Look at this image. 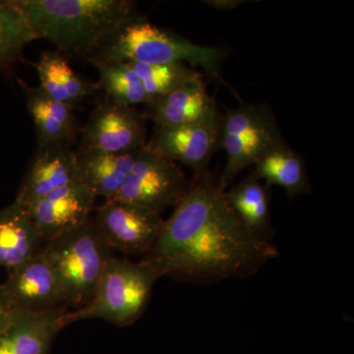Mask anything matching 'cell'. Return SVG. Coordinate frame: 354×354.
Instances as JSON below:
<instances>
[{"mask_svg":"<svg viewBox=\"0 0 354 354\" xmlns=\"http://www.w3.org/2000/svg\"><path fill=\"white\" fill-rule=\"evenodd\" d=\"M279 254L278 247L244 225L208 169L195 172L157 242L140 262L157 279L209 285L253 276Z\"/></svg>","mask_w":354,"mask_h":354,"instance_id":"obj_1","label":"cell"},{"mask_svg":"<svg viewBox=\"0 0 354 354\" xmlns=\"http://www.w3.org/2000/svg\"><path fill=\"white\" fill-rule=\"evenodd\" d=\"M38 39L65 57L87 60L124 26L142 16L130 0H13Z\"/></svg>","mask_w":354,"mask_h":354,"instance_id":"obj_2","label":"cell"},{"mask_svg":"<svg viewBox=\"0 0 354 354\" xmlns=\"http://www.w3.org/2000/svg\"><path fill=\"white\" fill-rule=\"evenodd\" d=\"M227 50L216 46H201L178 35L147 22L144 17L132 21L106 41L91 60L167 64L183 62L201 67L214 80L223 83L221 64Z\"/></svg>","mask_w":354,"mask_h":354,"instance_id":"obj_3","label":"cell"},{"mask_svg":"<svg viewBox=\"0 0 354 354\" xmlns=\"http://www.w3.org/2000/svg\"><path fill=\"white\" fill-rule=\"evenodd\" d=\"M43 250L62 286L65 304L77 308L90 301L114 257L93 216L81 227L44 243Z\"/></svg>","mask_w":354,"mask_h":354,"instance_id":"obj_4","label":"cell"},{"mask_svg":"<svg viewBox=\"0 0 354 354\" xmlns=\"http://www.w3.org/2000/svg\"><path fill=\"white\" fill-rule=\"evenodd\" d=\"M156 281L141 262L113 257L90 301L74 312H65L62 327L87 319H102L120 327L131 325L145 312Z\"/></svg>","mask_w":354,"mask_h":354,"instance_id":"obj_5","label":"cell"},{"mask_svg":"<svg viewBox=\"0 0 354 354\" xmlns=\"http://www.w3.org/2000/svg\"><path fill=\"white\" fill-rule=\"evenodd\" d=\"M185 176L176 162L143 147L127 180L113 198L138 205L162 215L176 207L187 190Z\"/></svg>","mask_w":354,"mask_h":354,"instance_id":"obj_6","label":"cell"},{"mask_svg":"<svg viewBox=\"0 0 354 354\" xmlns=\"http://www.w3.org/2000/svg\"><path fill=\"white\" fill-rule=\"evenodd\" d=\"M95 223L113 250L144 256L162 234L160 214L131 203L106 200L95 211Z\"/></svg>","mask_w":354,"mask_h":354,"instance_id":"obj_7","label":"cell"},{"mask_svg":"<svg viewBox=\"0 0 354 354\" xmlns=\"http://www.w3.org/2000/svg\"><path fill=\"white\" fill-rule=\"evenodd\" d=\"M147 118L135 106L108 100L91 111L80 130L79 150L97 149L106 152H128L146 146Z\"/></svg>","mask_w":354,"mask_h":354,"instance_id":"obj_8","label":"cell"},{"mask_svg":"<svg viewBox=\"0 0 354 354\" xmlns=\"http://www.w3.org/2000/svg\"><path fill=\"white\" fill-rule=\"evenodd\" d=\"M220 114L174 127H156L147 148L160 157L180 162L195 172L208 171L214 153L220 149Z\"/></svg>","mask_w":354,"mask_h":354,"instance_id":"obj_9","label":"cell"},{"mask_svg":"<svg viewBox=\"0 0 354 354\" xmlns=\"http://www.w3.org/2000/svg\"><path fill=\"white\" fill-rule=\"evenodd\" d=\"M95 195L80 180L53 191L28 206L44 243L81 227L92 218Z\"/></svg>","mask_w":354,"mask_h":354,"instance_id":"obj_10","label":"cell"},{"mask_svg":"<svg viewBox=\"0 0 354 354\" xmlns=\"http://www.w3.org/2000/svg\"><path fill=\"white\" fill-rule=\"evenodd\" d=\"M3 286L18 311L38 313L67 306L62 286L43 249L8 271Z\"/></svg>","mask_w":354,"mask_h":354,"instance_id":"obj_11","label":"cell"},{"mask_svg":"<svg viewBox=\"0 0 354 354\" xmlns=\"http://www.w3.org/2000/svg\"><path fill=\"white\" fill-rule=\"evenodd\" d=\"M79 180L76 152L71 146L38 144L26 169L15 202L27 208L53 191Z\"/></svg>","mask_w":354,"mask_h":354,"instance_id":"obj_12","label":"cell"},{"mask_svg":"<svg viewBox=\"0 0 354 354\" xmlns=\"http://www.w3.org/2000/svg\"><path fill=\"white\" fill-rule=\"evenodd\" d=\"M218 142L220 148L227 153V164L218 180L223 190L247 167L257 164L268 153L286 144L270 106L245 134L239 136L220 133Z\"/></svg>","mask_w":354,"mask_h":354,"instance_id":"obj_13","label":"cell"},{"mask_svg":"<svg viewBox=\"0 0 354 354\" xmlns=\"http://www.w3.org/2000/svg\"><path fill=\"white\" fill-rule=\"evenodd\" d=\"M216 113V102L209 95L201 74L171 94L147 104L144 115L156 127H174L196 122Z\"/></svg>","mask_w":354,"mask_h":354,"instance_id":"obj_14","label":"cell"},{"mask_svg":"<svg viewBox=\"0 0 354 354\" xmlns=\"http://www.w3.org/2000/svg\"><path fill=\"white\" fill-rule=\"evenodd\" d=\"M141 150L142 148L114 153L97 149H78L76 151L78 179L95 197L113 199L127 180Z\"/></svg>","mask_w":354,"mask_h":354,"instance_id":"obj_15","label":"cell"},{"mask_svg":"<svg viewBox=\"0 0 354 354\" xmlns=\"http://www.w3.org/2000/svg\"><path fill=\"white\" fill-rule=\"evenodd\" d=\"M66 306L30 313L18 311L0 334V354H48L53 337L62 329Z\"/></svg>","mask_w":354,"mask_h":354,"instance_id":"obj_16","label":"cell"},{"mask_svg":"<svg viewBox=\"0 0 354 354\" xmlns=\"http://www.w3.org/2000/svg\"><path fill=\"white\" fill-rule=\"evenodd\" d=\"M32 65L38 74L39 87L51 99L74 111L82 108L99 91L97 82L76 73L59 51H44Z\"/></svg>","mask_w":354,"mask_h":354,"instance_id":"obj_17","label":"cell"},{"mask_svg":"<svg viewBox=\"0 0 354 354\" xmlns=\"http://www.w3.org/2000/svg\"><path fill=\"white\" fill-rule=\"evenodd\" d=\"M26 97L28 111L36 128L38 144L69 145L78 134L74 109L55 101L39 87H32L17 79Z\"/></svg>","mask_w":354,"mask_h":354,"instance_id":"obj_18","label":"cell"},{"mask_svg":"<svg viewBox=\"0 0 354 354\" xmlns=\"http://www.w3.org/2000/svg\"><path fill=\"white\" fill-rule=\"evenodd\" d=\"M44 245L24 206L14 201L0 209V268L10 271L39 253Z\"/></svg>","mask_w":354,"mask_h":354,"instance_id":"obj_19","label":"cell"},{"mask_svg":"<svg viewBox=\"0 0 354 354\" xmlns=\"http://www.w3.org/2000/svg\"><path fill=\"white\" fill-rule=\"evenodd\" d=\"M251 174L269 187L283 188L290 199L312 192L304 158L286 143L261 158Z\"/></svg>","mask_w":354,"mask_h":354,"instance_id":"obj_20","label":"cell"},{"mask_svg":"<svg viewBox=\"0 0 354 354\" xmlns=\"http://www.w3.org/2000/svg\"><path fill=\"white\" fill-rule=\"evenodd\" d=\"M225 197L236 215L254 235L262 241L272 242L274 235L270 201L271 189L250 174L230 191Z\"/></svg>","mask_w":354,"mask_h":354,"instance_id":"obj_21","label":"cell"},{"mask_svg":"<svg viewBox=\"0 0 354 354\" xmlns=\"http://www.w3.org/2000/svg\"><path fill=\"white\" fill-rule=\"evenodd\" d=\"M99 72L97 87L108 95L109 100L125 106H136L150 102L141 79L128 62L91 60Z\"/></svg>","mask_w":354,"mask_h":354,"instance_id":"obj_22","label":"cell"},{"mask_svg":"<svg viewBox=\"0 0 354 354\" xmlns=\"http://www.w3.org/2000/svg\"><path fill=\"white\" fill-rule=\"evenodd\" d=\"M35 39L38 37L31 23L13 0L0 1V70L17 62Z\"/></svg>","mask_w":354,"mask_h":354,"instance_id":"obj_23","label":"cell"},{"mask_svg":"<svg viewBox=\"0 0 354 354\" xmlns=\"http://www.w3.org/2000/svg\"><path fill=\"white\" fill-rule=\"evenodd\" d=\"M128 64L141 79L150 102L171 94L201 75L196 69L183 62L167 64Z\"/></svg>","mask_w":354,"mask_h":354,"instance_id":"obj_24","label":"cell"},{"mask_svg":"<svg viewBox=\"0 0 354 354\" xmlns=\"http://www.w3.org/2000/svg\"><path fill=\"white\" fill-rule=\"evenodd\" d=\"M17 313L18 310L7 295L3 283H0V334L10 325Z\"/></svg>","mask_w":354,"mask_h":354,"instance_id":"obj_25","label":"cell"},{"mask_svg":"<svg viewBox=\"0 0 354 354\" xmlns=\"http://www.w3.org/2000/svg\"><path fill=\"white\" fill-rule=\"evenodd\" d=\"M207 3V6L214 7L218 10H232L239 4L243 3L241 0H209V1H203Z\"/></svg>","mask_w":354,"mask_h":354,"instance_id":"obj_26","label":"cell"}]
</instances>
